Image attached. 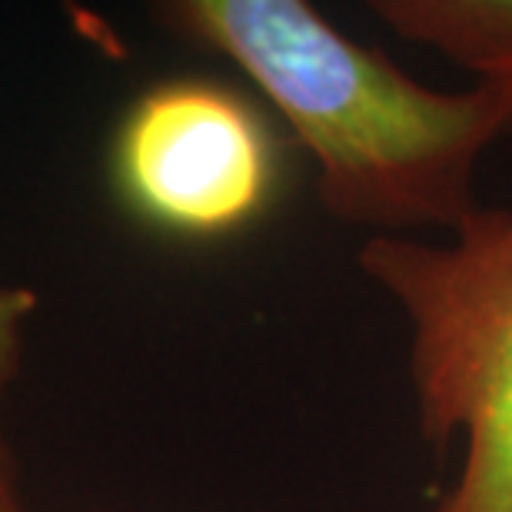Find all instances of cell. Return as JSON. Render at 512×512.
Segmentation results:
<instances>
[{"label": "cell", "mask_w": 512, "mask_h": 512, "mask_svg": "<svg viewBox=\"0 0 512 512\" xmlns=\"http://www.w3.org/2000/svg\"><path fill=\"white\" fill-rule=\"evenodd\" d=\"M356 260L409 326L423 443H463L429 512H512V210L479 203L446 243L366 237Z\"/></svg>", "instance_id": "2"}, {"label": "cell", "mask_w": 512, "mask_h": 512, "mask_svg": "<svg viewBox=\"0 0 512 512\" xmlns=\"http://www.w3.org/2000/svg\"><path fill=\"white\" fill-rule=\"evenodd\" d=\"M114 163L133 210L197 240L250 227L276 183V150L260 114L203 80L147 90L117 133Z\"/></svg>", "instance_id": "3"}, {"label": "cell", "mask_w": 512, "mask_h": 512, "mask_svg": "<svg viewBox=\"0 0 512 512\" xmlns=\"http://www.w3.org/2000/svg\"><path fill=\"white\" fill-rule=\"evenodd\" d=\"M37 293L24 283H14L0 270V399L24 360L27 330L30 320L37 316Z\"/></svg>", "instance_id": "5"}, {"label": "cell", "mask_w": 512, "mask_h": 512, "mask_svg": "<svg viewBox=\"0 0 512 512\" xmlns=\"http://www.w3.org/2000/svg\"><path fill=\"white\" fill-rule=\"evenodd\" d=\"M160 20L270 100L316 167L323 210L370 237L459 230L476 170L512 130V80L419 84L306 0H173Z\"/></svg>", "instance_id": "1"}, {"label": "cell", "mask_w": 512, "mask_h": 512, "mask_svg": "<svg viewBox=\"0 0 512 512\" xmlns=\"http://www.w3.org/2000/svg\"><path fill=\"white\" fill-rule=\"evenodd\" d=\"M0 512H27L24 496H20L14 463H10L4 443H0Z\"/></svg>", "instance_id": "6"}, {"label": "cell", "mask_w": 512, "mask_h": 512, "mask_svg": "<svg viewBox=\"0 0 512 512\" xmlns=\"http://www.w3.org/2000/svg\"><path fill=\"white\" fill-rule=\"evenodd\" d=\"M370 10L396 37L479 80H512V0H376Z\"/></svg>", "instance_id": "4"}]
</instances>
